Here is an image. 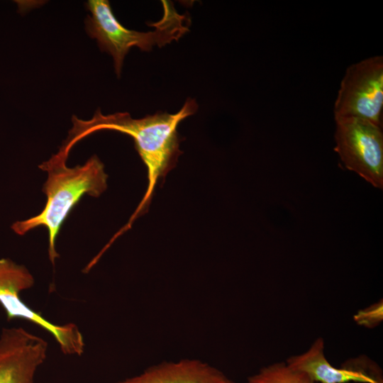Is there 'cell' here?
I'll list each match as a JSON object with an SVG mask.
<instances>
[{
    "label": "cell",
    "instance_id": "cell-1",
    "mask_svg": "<svg viewBox=\"0 0 383 383\" xmlns=\"http://www.w3.org/2000/svg\"><path fill=\"white\" fill-rule=\"evenodd\" d=\"M198 109L194 99L188 98L175 113L157 111L141 118H133L127 112L104 115L99 109L93 117L84 121L72 117V128L60 148L68 155L73 146L82 138L102 130L119 131L131 136L135 147L148 172V185L145 194L130 219L131 223L145 211L152 199L156 184L164 179L178 161L182 152L177 133L179 123Z\"/></svg>",
    "mask_w": 383,
    "mask_h": 383
},
{
    "label": "cell",
    "instance_id": "cell-2",
    "mask_svg": "<svg viewBox=\"0 0 383 383\" xmlns=\"http://www.w3.org/2000/svg\"><path fill=\"white\" fill-rule=\"evenodd\" d=\"M67 155L58 151L38 167L47 172L43 187L47 201L38 215L18 221L11 226L18 235L44 226L48 233V255L54 265L59 257L55 242L61 226L72 209L84 194L99 196L107 188L108 175L104 165L96 155L91 156L83 165L68 167Z\"/></svg>",
    "mask_w": 383,
    "mask_h": 383
},
{
    "label": "cell",
    "instance_id": "cell-3",
    "mask_svg": "<svg viewBox=\"0 0 383 383\" xmlns=\"http://www.w3.org/2000/svg\"><path fill=\"white\" fill-rule=\"evenodd\" d=\"M163 15L160 20L151 23L154 31L140 32L126 28L114 16L109 1L89 0L86 4L91 16L85 19L88 35L97 40L101 51L111 55L114 69L120 77L125 56L130 49L137 47L149 51L154 46L162 47L178 40L189 30L191 24L188 14L179 13L172 3L162 1Z\"/></svg>",
    "mask_w": 383,
    "mask_h": 383
},
{
    "label": "cell",
    "instance_id": "cell-4",
    "mask_svg": "<svg viewBox=\"0 0 383 383\" xmlns=\"http://www.w3.org/2000/svg\"><path fill=\"white\" fill-rule=\"evenodd\" d=\"M34 282L33 275L24 265L9 258H0V304L7 319L29 321L49 332L65 355H81L85 343L76 324L52 323L28 307L21 299V292L32 287Z\"/></svg>",
    "mask_w": 383,
    "mask_h": 383
},
{
    "label": "cell",
    "instance_id": "cell-5",
    "mask_svg": "<svg viewBox=\"0 0 383 383\" xmlns=\"http://www.w3.org/2000/svg\"><path fill=\"white\" fill-rule=\"evenodd\" d=\"M383 57L373 56L350 65L334 104V118H356L382 126Z\"/></svg>",
    "mask_w": 383,
    "mask_h": 383
},
{
    "label": "cell",
    "instance_id": "cell-6",
    "mask_svg": "<svg viewBox=\"0 0 383 383\" xmlns=\"http://www.w3.org/2000/svg\"><path fill=\"white\" fill-rule=\"evenodd\" d=\"M335 120V151L347 169L374 187H383L382 126L356 118Z\"/></svg>",
    "mask_w": 383,
    "mask_h": 383
},
{
    "label": "cell",
    "instance_id": "cell-7",
    "mask_svg": "<svg viewBox=\"0 0 383 383\" xmlns=\"http://www.w3.org/2000/svg\"><path fill=\"white\" fill-rule=\"evenodd\" d=\"M286 363L316 383H383L381 369L367 357L350 359L342 367L333 366L326 357L322 338L316 339L305 352L288 357Z\"/></svg>",
    "mask_w": 383,
    "mask_h": 383
},
{
    "label": "cell",
    "instance_id": "cell-8",
    "mask_svg": "<svg viewBox=\"0 0 383 383\" xmlns=\"http://www.w3.org/2000/svg\"><path fill=\"white\" fill-rule=\"evenodd\" d=\"M48 345L22 327L4 328L0 333V383H34Z\"/></svg>",
    "mask_w": 383,
    "mask_h": 383
},
{
    "label": "cell",
    "instance_id": "cell-9",
    "mask_svg": "<svg viewBox=\"0 0 383 383\" xmlns=\"http://www.w3.org/2000/svg\"><path fill=\"white\" fill-rule=\"evenodd\" d=\"M117 383H235L219 370L198 360L162 362Z\"/></svg>",
    "mask_w": 383,
    "mask_h": 383
},
{
    "label": "cell",
    "instance_id": "cell-10",
    "mask_svg": "<svg viewBox=\"0 0 383 383\" xmlns=\"http://www.w3.org/2000/svg\"><path fill=\"white\" fill-rule=\"evenodd\" d=\"M245 383H316L306 373L291 368L286 362L263 367L250 376Z\"/></svg>",
    "mask_w": 383,
    "mask_h": 383
},
{
    "label": "cell",
    "instance_id": "cell-11",
    "mask_svg": "<svg viewBox=\"0 0 383 383\" xmlns=\"http://www.w3.org/2000/svg\"><path fill=\"white\" fill-rule=\"evenodd\" d=\"M353 319L355 323L367 328H374L379 325L383 320V301L379 300L377 302L370 306L359 310L354 316Z\"/></svg>",
    "mask_w": 383,
    "mask_h": 383
}]
</instances>
